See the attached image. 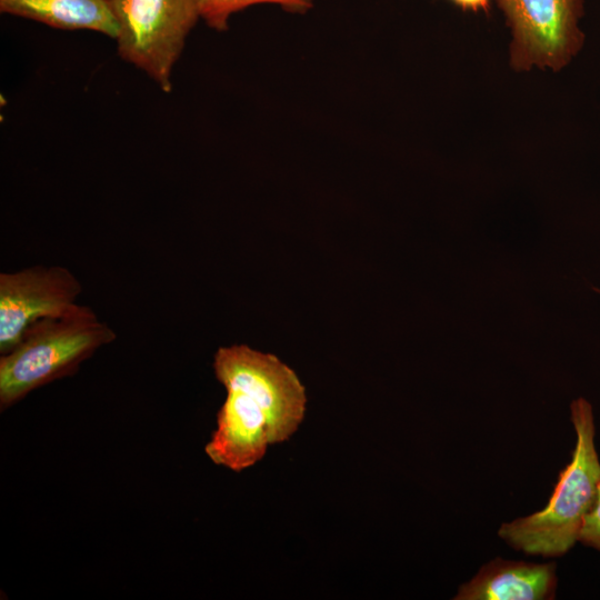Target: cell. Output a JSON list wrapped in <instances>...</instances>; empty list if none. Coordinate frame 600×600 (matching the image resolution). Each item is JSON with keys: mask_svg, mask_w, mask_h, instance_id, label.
<instances>
[{"mask_svg": "<svg viewBox=\"0 0 600 600\" xmlns=\"http://www.w3.org/2000/svg\"><path fill=\"white\" fill-rule=\"evenodd\" d=\"M593 290L600 293V289H598V288H593Z\"/></svg>", "mask_w": 600, "mask_h": 600, "instance_id": "4fadbf2b", "label": "cell"}, {"mask_svg": "<svg viewBox=\"0 0 600 600\" xmlns=\"http://www.w3.org/2000/svg\"><path fill=\"white\" fill-rule=\"evenodd\" d=\"M79 279L68 268L32 266L0 273V354L11 351L38 320L78 303Z\"/></svg>", "mask_w": 600, "mask_h": 600, "instance_id": "8992f818", "label": "cell"}, {"mask_svg": "<svg viewBox=\"0 0 600 600\" xmlns=\"http://www.w3.org/2000/svg\"><path fill=\"white\" fill-rule=\"evenodd\" d=\"M200 18L212 30L224 32L234 13L258 4H272L293 14L308 13L313 0H198Z\"/></svg>", "mask_w": 600, "mask_h": 600, "instance_id": "30bf717a", "label": "cell"}, {"mask_svg": "<svg viewBox=\"0 0 600 600\" xmlns=\"http://www.w3.org/2000/svg\"><path fill=\"white\" fill-rule=\"evenodd\" d=\"M578 541L600 551V483L596 503L582 521Z\"/></svg>", "mask_w": 600, "mask_h": 600, "instance_id": "8fae6325", "label": "cell"}, {"mask_svg": "<svg viewBox=\"0 0 600 600\" xmlns=\"http://www.w3.org/2000/svg\"><path fill=\"white\" fill-rule=\"evenodd\" d=\"M570 410L577 441L571 461L560 471L548 503L499 529L503 540L528 554L558 557L568 552L578 541L582 521L597 500L600 461L592 408L586 399L578 398Z\"/></svg>", "mask_w": 600, "mask_h": 600, "instance_id": "6da1fadb", "label": "cell"}, {"mask_svg": "<svg viewBox=\"0 0 600 600\" xmlns=\"http://www.w3.org/2000/svg\"><path fill=\"white\" fill-rule=\"evenodd\" d=\"M213 370L226 390H240L263 409L272 444L290 439L298 430L306 413V388L278 357L247 344L220 347Z\"/></svg>", "mask_w": 600, "mask_h": 600, "instance_id": "277c9868", "label": "cell"}, {"mask_svg": "<svg viewBox=\"0 0 600 600\" xmlns=\"http://www.w3.org/2000/svg\"><path fill=\"white\" fill-rule=\"evenodd\" d=\"M270 444L269 421L263 409L244 392L227 389L217 414V429L204 447L210 460L240 472L260 461Z\"/></svg>", "mask_w": 600, "mask_h": 600, "instance_id": "52a82bcc", "label": "cell"}, {"mask_svg": "<svg viewBox=\"0 0 600 600\" xmlns=\"http://www.w3.org/2000/svg\"><path fill=\"white\" fill-rule=\"evenodd\" d=\"M556 563L493 559L467 583L456 600H542L553 599Z\"/></svg>", "mask_w": 600, "mask_h": 600, "instance_id": "ba28073f", "label": "cell"}, {"mask_svg": "<svg viewBox=\"0 0 600 600\" xmlns=\"http://www.w3.org/2000/svg\"><path fill=\"white\" fill-rule=\"evenodd\" d=\"M116 338V331L92 308L80 303L38 320L11 351L0 354L1 411L36 389L76 373Z\"/></svg>", "mask_w": 600, "mask_h": 600, "instance_id": "7a4b0ae2", "label": "cell"}, {"mask_svg": "<svg viewBox=\"0 0 600 600\" xmlns=\"http://www.w3.org/2000/svg\"><path fill=\"white\" fill-rule=\"evenodd\" d=\"M464 11L486 12L490 7V0H449Z\"/></svg>", "mask_w": 600, "mask_h": 600, "instance_id": "7c38bea8", "label": "cell"}, {"mask_svg": "<svg viewBox=\"0 0 600 600\" xmlns=\"http://www.w3.org/2000/svg\"><path fill=\"white\" fill-rule=\"evenodd\" d=\"M511 31V66L559 70L583 42V0H496Z\"/></svg>", "mask_w": 600, "mask_h": 600, "instance_id": "5b68a950", "label": "cell"}, {"mask_svg": "<svg viewBox=\"0 0 600 600\" xmlns=\"http://www.w3.org/2000/svg\"><path fill=\"white\" fill-rule=\"evenodd\" d=\"M118 27L120 59L144 72L164 93L200 18L198 0H106Z\"/></svg>", "mask_w": 600, "mask_h": 600, "instance_id": "3957f363", "label": "cell"}, {"mask_svg": "<svg viewBox=\"0 0 600 600\" xmlns=\"http://www.w3.org/2000/svg\"><path fill=\"white\" fill-rule=\"evenodd\" d=\"M0 12L64 31H96L113 40L118 33L106 0H0Z\"/></svg>", "mask_w": 600, "mask_h": 600, "instance_id": "9c48e42d", "label": "cell"}]
</instances>
